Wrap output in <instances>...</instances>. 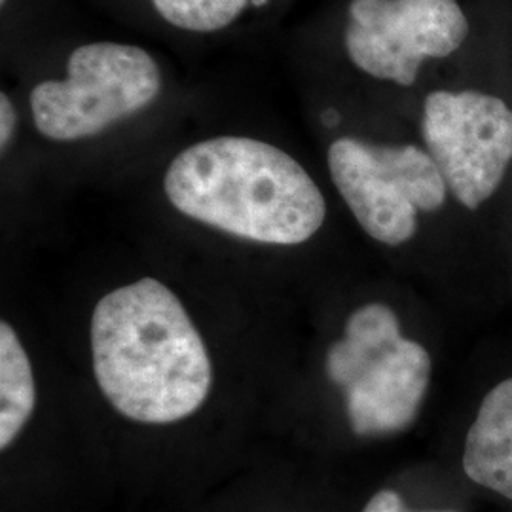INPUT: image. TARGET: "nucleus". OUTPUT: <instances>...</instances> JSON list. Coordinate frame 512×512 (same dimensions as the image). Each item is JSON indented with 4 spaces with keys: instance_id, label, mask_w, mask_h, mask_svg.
Masks as SVG:
<instances>
[{
    "instance_id": "12",
    "label": "nucleus",
    "mask_w": 512,
    "mask_h": 512,
    "mask_svg": "<svg viewBox=\"0 0 512 512\" xmlns=\"http://www.w3.org/2000/svg\"><path fill=\"white\" fill-rule=\"evenodd\" d=\"M18 124L16 109L6 93H0V148L6 150L14 137V129Z\"/></svg>"
},
{
    "instance_id": "6",
    "label": "nucleus",
    "mask_w": 512,
    "mask_h": 512,
    "mask_svg": "<svg viewBox=\"0 0 512 512\" xmlns=\"http://www.w3.org/2000/svg\"><path fill=\"white\" fill-rule=\"evenodd\" d=\"M346 50L366 74L412 86L427 57H448L469 35L458 0H353Z\"/></svg>"
},
{
    "instance_id": "14",
    "label": "nucleus",
    "mask_w": 512,
    "mask_h": 512,
    "mask_svg": "<svg viewBox=\"0 0 512 512\" xmlns=\"http://www.w3.org/2000/svg\"><path fill=\"white\" fill-rule=\"evenodd\" d=\"M266 0H251V4H255V6H260V4H264Z\"/></svg>"
},
{
    "instance_id": "2",
    "label": "nucleus",
    "mask_w": 512,
    "mask_h": 512,
    "mask_svg": "<svg viewBox=\"0 0 512 512\" xmlns=\"http://www.w3.org/2000/svg\"><path fill=\"white\" fill-rule=\"evenodd\" d=\"M164 190L186 217L264 245H300L327 217L308 171L285 150L249 137L186 148L169 165Z\"/></svg>"
},
{
    "instance_id": "11",
    "label": "nucleus",
    "mask_w": 512,
    "mask_h": 512,
    "mask_svg": "<svg viewBox=\"0 0 512 512\" xmlns=\"http://www.w3.org/2000/svg\"><path fill=\"white\" fill-rule=\"evenodd\" d=\"M363 512H418L410 511L404 503L403 497L393 492V490H382L374 495L368 503H366ZM420 512H448V511H420Z\"/></svg>"
},
{
    "instance_id": "15",
    "label": "nucleus",
    "mask_w": 512,
    "mask_h": 512,
    "mask_svg": "<svg viewBox=\"0 0 512 512\" xmlns=\"http://www.w3.org/2000/svg\"><path fill=\"white\" fill-rule=\"evenodd\" d=\"M0 4H6V0H0Z\"/></svg>"
},
{
    "instance_id": "13",
    "label": "nucleus",
    "mask_w": 512,
    "mask_h": 512,
    "mask_svg": "<svg viewBox=\"0 0 512 512\" xmlns=\"http://www.w3.org/2000/svg\"><path fill=\"white\" fill-rule=\"evenodd\" d=\"M323 122H325L327 126H336V122H338V114H336L334 110L325 112V114H323Z\"/></svg>"
},
{
    "instance_id": "9",
    "label": "nucleus",
    "mask_w": 512,
    "mask_h": 512,
    "mask_svg": "<svg viewBox=\"0 0 512 512\" xmlns=\"http://www.w3.org/2000/svg\"><path fill=\"white\" fill-rule=\"evenodd\" d=\"M37 387L29 355L16 330L0 323V448L18 439L35 412Z\"/></svg>"
},
{
    "instance_id": "7",
    "label": "nucleus",
    "mask_w": 512,
    "mask_h": 512,
    "mask_svg": "<svg viewBox=\"0 0 512 512\" xmlns=\"http://www.w3.org/2000/svg\"><path fill=\"white\" fill-rule=\"evenodd\" d=\"M431 378V357L418 342L399 338L357 351L346 389L351 427L361 437L397 433L416 420Z\"/></svg>"
},
{
    "instance_id": "3",
    "label": "nucleus",
    "mask_w": 512,
    "mask_h": 512,
    "mask_svg": "<svg viewBox=\"0 0 512 512\" xmlns=\"http://www.w3.org/2000/svg\"><path fill=\"white\" fill-rule=\"evenodd\" d=\"M160 90V69L143 48L93 42L71 54L67 80L38 84L31 110L44 137L67 143L97 135L145 109Z\"/></svg>"
},
{
    "instance_id": "5",
    "label": "nucleus",
    "mask_w": 512,
    "mask_h": 512,
    "mask_svg": "<svg viewBox=\"0 0 512 512\" xmlns=\"http://www.w3.org/2000/svg\"><path fill=\"white\" fill-rule=\"evenodd\" d=\"M423 139L458 202L478 209L494 196L511 164L512 110L486 93H429Z\"/></svg>"
},
{
    "instance_id": "8",
    "label": "nucleus",
    "mask_w": 512,
    "mask_h": 512,
    "mask_svg": "<svg viewBox=\"0 0 512 512\" xmlns=\"http://www.w3.org/2000/svg\"><path fill=\"white\" fill-rule=\"evenodd\" d=\"M465 475L512 501V378L495 385L465 440Z\"/></svg>"
},
{
    "instance_id": "1",
    "label": "nucleus",
    "mask_w": 512,
    "mask_h": 512,
    "mask_svg": "<svg viewBox=\"0 0 512 512\" xmlns=\"http://www.w3.org/2000/svg\"><path fill=\"white\" fill-rule=\"evenodd\" d=\"M93 374L128 420L165 425L200 410L213 385L202 334L164 283L143 277L105 294L92 315Z\"/></svg>"
},
{
    "instance_id": "4",
    "label": "nucleus",
    "mask_w": 512,
    "mask_h": 512,
    "mask_svg": "<svg viewBox=\"0 0 512 512\" xmlns=\"http://www.w3.org/2000/svg\"><path fill=\"white\" fill-rule=\"evenodd\" d=\"M330 177L370 238L403 245L416 234L418 213L446 200L439 167L418 147H382L338 139L329 148Z\"/></svg>"
},
{
    "instance_id": "10",
    "label": "nucleus",
    "mask_w": 512,
    "mask_h": 512,
    "mask_svg": "<svg viewBox=\"0 0 512 512\" xmlns=\"http://www.w3.org/2000/svg\"><path fill=\"white\" fill-rule=\"evenodd\" d=\"M171 25L192 33H215L239 18L251 0H152Z\"/></svg>"
}]
</instances>
